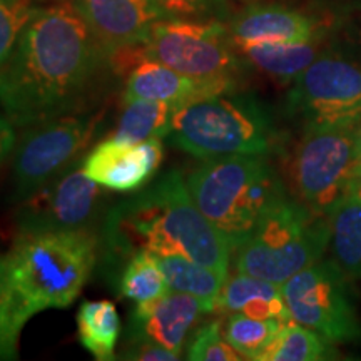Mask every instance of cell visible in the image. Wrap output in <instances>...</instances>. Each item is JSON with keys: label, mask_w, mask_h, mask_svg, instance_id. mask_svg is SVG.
I'll list each match as a JSON object with an SVG mask.
<instances>
[{"label": "cell", "mask_w": 361, "mask_h": 361, "mask_svg": "<svg viewBox=\"0 0 361 361\" xmlns=\"http://www.w3.org/2000/svg\"><path fill=\"white\" fill-rule=\"evenodd\" d=\"M169 290L186 293L201 301L207 313L218 310L226 278L184 255H154Z\"/></svg>", "instance_id": "20"}, {"label": "cell", "mask_w": 361, "mask_h": 361, "mask_svg": "<svg viewBox=\"0 0 361 361\" xmlns=\"http://www.w3.org/2000/svg\"><path fill=\"white\" fill-rule=\"evenodd\" d=\"M2 263H4V256H0V271H2Z\"/></svg>", "instance_id": "34"}, {"label": "cell", "mask_w": 361, "mask_h": 361, "mask_svg": "<svg viewBox=\"0 0 361 361\" xmlns=\"http://www.w3.org/2000/svg\"><path fill=\"white\" fill-rule=\"evenodd\" d=\"M107 61L71 2L34 7L0 64V109L16 128L78 109Z\"/></svg>", "instance_id": "1"}, {"label": "cell", "mask_w": 361, "mask_h": 361, "mask_svg": "<svg viewBox=\"0 0 361 361\" xmlns=\"http://www.w3.org/2000/svg\"><path fill=\"white\" fill-rule=\"evenodd\" d=\"M99 188L82 168L69 169L20 202L17 231L89 229L99 209Z\"/></svg>", "instance_id": "12"}, {"label": "cell", "mask_w": 361, "mask_h": 361, "mask_svg": "<svg viewBox=\"0 0 361 361\" xmlns=\"http://www.w3.org/2000/svg\"><path fill=\"white\" fill-rule=\"evenodd\" d=\"M331 243L329 218L301 201L283 197L236 250L238 273L281 284L323 258Z\"/></svg>", "instance_id": "6"}, {"label": "cell", "mask_w": 361, "mask_h": 361, "mask_svg": "<svg viewBox=\"0 0 361 361\" xmlns=\"http://www.w3.org/2000/svg\"><path fill=\"white\" fill-rule=\"evenodd\" d=\"M80 345L97 361L116 360L121 335V318L114 303L106 300L85 301L78 311Z\"/></svg>", "instance_id": "21"}, {"label": "cell", "mask_w": 361, "mask_h": 361, "mask_svg": "<svg viewBox=\"0 0 361 361\" xmlns=\"http://www.w3.org/2000/svg\"><path fill=\"white\" fill-rule=\"evenodd\" d=\"M99 124V116H59L22 130L13 149L12 200H29L80 159Z\"/></svg>", "instance_id": "8"}, {"label": "cell", "mask_w": 361, "mask_h": 361, "mask_svg": "<svg viewBox=\"0 0 361 361\" xmlns=\"http://www.w3.org/2000/svg\"><path fill=\"white\" fill-rule=\"evenodd\" d=\"M101 251L112 271L123 269L135 252L184 255L229 276L228 241L201 213L180 171H168L149 186L117 202L102 224Z\"/></svg>", "instance_id": "2"}, {"label": "cell", "mask_w": 361, "mask_h": 361, "mask_svg": "<svg viewBox=\"0 0 361 361\" xmlns=\"http://www.w3.org/2000/svg\"><path fill=\"white\" fill-rule=\"evenodd\" d=\"M251 66L278 80H295L319 56V37L301 42H264L239 47Z\"/></svg>", "instance_id": "19"}, {"label": "cell", "mask_w": 361, "mask_h": 361, "mask_svg": "<svg viewBox=\"0 0 361 361\" xmlns=\"http://www.w3.org/2000/svg\"><path fill=\"white\" fill-rule=\"evenodd\" d=\"M335 343L295 319L284 322L258 361H323L335 358Z\"/></svg>", "instance_id": "23"}, {"label": "cell", "mask_w": 361, "mask_h": 361, "mask_svg": "<svg viewBox=\"0 0 361 361\" xmlns=\"http://www.w3.org/2000/svg\"><path fill=\"white\" fill-rule=\"evenodd\" d=\"M34 0H0V64L11 54L13 44L34 11Z\"/></svg>", "instance_id": "28"}, {"label": "cell", "mask_w": 361, "mask_h": 361, "mask_svg": "<svg viewBox=\"0 0 361 361\" xmlns=\"http://www.w3.org/2000/svg\"><path fill=\"white\" fill-rule=\"evenodd\" d=\"M288 114L305 129L355 126L361 119V66L331 54L318 59L295 79Z\"/></svg>", "instance_id": "11"}, {"label": "cell", "mask_w": 361, "mask_h": 361, "mask_svg": "<svg viewBox=\"0 0 361 361\" xmlns=\"http://www.w3.org/2000/svg\"><path fill=\"white\" fill-rule=\"evenodd\" d=\"M162 8H166L174 19L180 17H221L226 13V0H157Z\"/></svg>", "instance_id": "29"}, {"label": "cell", "mask_w": 361, "mask_h": 361, "mask_svg": "<svg viewBox=\"0 0 361 361\" xmlns=\"http://www.w3.org/2000/svg\"><path fill=\"white\" fill-rule=\"evenodd\" d=\"M16 144L17 139L16 130H13V124L8 121L7 116L0 114V168H2L4 162L7 161V157L13 152Z\"/></svg>", "instance_id": "31"}, {"label": "cell", "mask_w": 361, "mask_h": 361, "mask_svg": "<svg viewBox=\"0 0 361 361\" xmlns=\"http://www.w3.org/2000/svg\"><path fill=\"white\" fill-rule=\"evenodd\" d=\"M171 144L197 159L268 154L276 133L268 112L255 97L229 92L188 101L174 111Z\"/></svg>", "instance_id": "5"}, {"label": "cell", "mask_w": 361, "mask_h": 361, "mask_svg": "<svg viewBox=\"0 0 361 361\" xmlns=\"http://www.w3.org/2000/svg\"><path fill=\"white\" fill-rule=\"evenodd\" d=\"M162 159V139L128 142L111 135L90 149L80 168L99 186L116 192H135L154 179Z\"/></svg>", "instance_id": "13"}, {"label": "cell", "mask_w": 361, "mask_h": 361, "mask_svg": "<svg viewBox=\"0 0 361 361\" xmlns=\"http://www.w3.org/2000/svg\"><path fill=\"white\" fill-rule=\"evenodd\" d=\"M291 319L331 343L361 336V323L348 286V276L335 259H319L281 284Z\"/></svg>", "instance_id": "9"}, {"label": "cell", "mask_w": 361, "mask_h": 361, "mask_svg": "<svg viewBox=\"0 0 361 361\" xmlns=\"http://www.w3.org/2000/svg\"><path fill=\"white\" fill-rule=\"evenodd\" d=\"M218 310L259 319H291L281 286L245 273L226 278L218 300Z\"/></svg>", "instance_id": "18"}, {"label": "cell", "mask_w": 361, "mask_h": 361, "mask_svg": "<svg viewBox=\"0 0 361 361\" xmlns=\"http://www.w3.org/2000/svg\"><path fill=\"white\" fill-rule=\"evenodd\" d=\"M328 218L333 259L346 276L361 281V202L341 201Z\"/></svg>", "instance_id": "24"}, {"label": "cell", "mask_w": 361, "mask_h": 361, "mask_svg": "<svg viewBox=\"0 0 361 361\" xmlns=\"http://www.w3.org/2000/svg\"><path fill=\"white\" fill-rule=\"evenodd\" d=\"M355 156L356 161L361 159V119L355 128Z\"/></svg>", "instance_id": "33"}, {"label": "cell", "mask_w": 361, "mask_h": 361, "mask_svg": "<svg viewBox=\"0 0 361 361\" xmlns=\"http://www.w3.org/2000/svg\"><path fill=\"white\" fill-rule=\"evenodd\" d=\"M52 2H69V0H52Z\"/></svg>", "instance_id": "35"}, {"label": "cell", "mask_w": 361, "mask_h": 361, "mask_svg": "<svg viewBox=\"0 0 361 361\" xmlns=\"http://www.w3.org/2000/svg\"><path fill=\"white\" fill-rule=\"evenodd\" d=\"M234 47L264 42H301L318 37V27L306 13L283 6H250L229 22Z\"/></svg>", "instance_id": "16"}, {"label": "cell", "mask_w": 361, "mask_h": 361, "mask_svg": "<svg viewBox=\"0 0 361 361\" xmlns=\"http://www.w3.org/2000/svg\"><path fill=\"white\" fill-rule=\"evenodd\" d=\"M186 358L192 361H239L245 360L229 345L219 319L207 322L192 333L186 348Z\"/></svg>", "instance_id": "27"}, {"label": "cell", "mask_w": 361, "mask_h": 361, "mask_svg": "<svg viewBox=\"0 0 361 361\" xmlns=\"http://www.w3.org/2000/svg\"><path fill=\"white\" fill-rule=\"evenodd\" d=\"M121 360L130 361H176L180 360L173 351L162 348L154 343L141 340V338H126L124 348L121 355L117 356Z\"/></svg>", "instance_id": "30"}, {"label": "cell", "mask_w": 361, "mask_h": 361, "mask_svg": "<svg viewBox=\"0 0 361 361\" xmlns=\"http://www.w3.org/2000/svg\"><path fill=\"white\" fill-rule=\"evenodd\" d=\"M346 200L361 202V159L356 161L353 173H351L348 189H346Z\"/></svg>", "instance_id": "32"}, {"label": "cell", "mask_w": 361, "mask_h": 361, "mask_svg": "<svg viewBox=\"0 0 361 361\" xmlns=\"http://www.w3.org/2000/svg\"><path fill=\"white\" fill-rule=\"evenodd\" d=\"M99 250L89 229L17 231L0 271V361L19 358L30 318L74 303L96 268Z\"/></svg>", "instance_id": "3"}, {"label": "cell", "mask_w": 361, "mask_h": 361, "mask_svg": "<svg viewBox=\"0 0 361 361\" xmlns=\"http://www.w3.org/2000/svg\"><path fill=\"white\" fill-rule=\"evenodd\" d=\"M228 27L216 20L168 19L152 27L141 44L142 59L156 61L188 78L234 89L239 59Z\"/></svg>", "instance_id": "7"}, {"label": "cell", "mask_w": 361, "mask_h": 361, "mask_svg": "<svg viewBox=\"0 0 361 361\" xmlns=\"http://www.w3.org/2000/svg\"><path fill=\"white\" fill-rule=\"evenodd\" d=\"M117 288L126 300L147 303L169 291L154 252L141 251L130 256L117 276Z\"/></svg>", "instance_id": "25"}, {"label": "cell", "mask_w": 361, "mask_h": 361, "mask_svg": "<svg viewBox=\"0 0 361 361\" xmlns=\"http://www.w3.org/2000/svg\"><path fill=\"white\" fill-rule=\"evenodd\" d=\"M202 314H207V311L197 298L169 290L157 300L135 305L126 338L147 340L180 358L188 338Z\"/></svg>", "instance_id": "15"}, {"label": "cell", "mask_w": 361, "mask_h": 361, "mask_svg": "<svg viewBox=\"0 0 361 361\" xmlns=\"http://www.w3.org/2000/svg\"><path fill=\"white\" fill-rule=\"evenodd\" d=\"M283 323L279 319H259L234 313L229 316L223 329L226 340L243 358L258 361L259 355L273 341Z\"/></svg>", "instance_id": "26"}, {"label": "cell", "mask_w": 361, "mask_h": 361, "mask_svg": "<svg viewBox=\"0 0 361 361\" xmlns=\"http://www.w3.org/2000/svg\"><path fill=\"white\" fill-rule=\"evenodd\" d=\"M355 126L305 129L293 159V183L300 201L329 216L341 201L356 164Z\"/></svg>", "instance_id": "10"}, {"label": "cell", "mask_w": 361, "mask_h": 361, "mask_svg": "<svg viewBox=\"0 0 361 361\" xmlns=\"http://www.w3.org/2000/svg\"><path fill=\"white\" fill-rule=\"evenodd\" d=\"M194 202L236 251L288 194L266 154L206 159L186 179Z\"/></svg>", "instance_id": "4"}, {"label": "cell", "mask_w": 361, "mask_h": 361, "mask_svg": "<svg viewBox=\"0 0 361 361\" xmlns=\"http://www.w3.org/2000/svg\"><path fill=\"white\" fill-rule=\"evenodd\" d=\"M106 57L142 44L157 22L174 19L157 0H69Z\"/></svg>", "instance_id": "14"}, {"label": "cell", "mask_w": 361, "mask_h": 361, "mask_svg": "<svg viewBox=\"0 0 361 361\" xmlns=\"http://www.w3.org/2000/svg\"><path fill=\"white\" fill-rule=\"evenodd\" d=\"M112 137L128 142H144L149 139L168 137L171 119L178 107L168 102L133 99L124 101Z\"/></svg>", "instance_id": "22"}, {"label": "cell", "mask_w": 361, "mask_h": 361, "mask_svg": "<svg viewBox=\"0 0 361 361\" xmlns=\"http://www.w3.org/2000/svg\"><path fill=\"white\" fill-rule=\"evenodd\" d=\"M229 90L231 89L224 85L188 78L161 62L146 59L129 72L124 85L123 102L144 99V101L168 102L179 107L196 97L229 92Z\"/></svg>", "instance_id": "17"}]
</instances>
